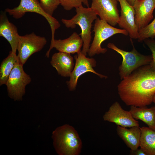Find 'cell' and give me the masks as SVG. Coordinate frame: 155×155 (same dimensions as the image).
I'll use <instances>...</instances> for the list:
<instances>
[{"label": "cell", "instance_id": "cell-1", "mask_svg": "<svg viewBox=\"0 0 155 155\" xmlns=\"http://www.w3.org/2000/svg\"><path fill=\"white\" fill-rule=\"evenodd\" d=\"M117 89L120 98L127 106L151 104L155 95V70L150 64L139 67L122 79Z\"/></svg>", "mask_w": 155, "mask_h": 155}, {"label": "cell", "instance_id": "cell-2", "mask_svg": "<svg viewBox=\"0 0 155 155\" xmlns=\"http://www.w3.org/2000/svg\"><path fill=\"white\" fill-rule=\"evenodd\" d=\"M52 137L55 150L59 155H79L81 152L82 142L75 128L66 124L57 128Z\"/></svg>", "mask_w": 155, "mask_h": 155}, {"label": "cell", "instance_id": "cell-3", "mask_svg": "<svg viewBox=\"0 0 155 155\" xmlns=\"http://www.w3.org/2000/svg\"><path fill=\"white\" fill-rule=\"evenodd\" d=\"M75 9L76 13L72 18L62 19L61 21L67 28L74 29L76 25L80 26L81 32L79 35L83 42L81 51L86 56L90 45L92 23L98 18L97 15L91 7L85 8L82 5Z\"/></svg>", "mask_w": 155, "mask_h": 155}, {"label": "cell", "instance_id": "cell-4", "mask_svg": "<svg viewBox=\"0 0 155 155\" xmlns=\"http://www.w3.org/2000/svg\"><path fill=\"white\" fill-rule=\"evenodd\" d=\"M107 47L120 54L123 60L119 67V74L121 80L131 74L139 67L150 64L152 59V55H146L138 52L134 46L130 51L121 49L112 43H109Z\"/></svg>", "mask_w": 155, "mask_h": 155}, {"label": "cell", "instance_id": "cell-5", "mask_svg": "<svg viewBox=\"0 0 155 155\" xmlns=\"http://www.w3.org/2000/svg\"><path fill=\"white\" fill-rule=\"evenodd\" d=\"M95 22L93 30L94 36L88 53L90 57H92L96 54L105 53L107 49L102 48L101 44L114 35L118 34L125 36L129 35L125 30L115 28L99 18H98Z\"/></svg>", "mask_w": 155, "mask_h": 155}, {"label": "cell", "instance_id": "cell-6", "mask_svg": "<svg viewBox=\"0 0 155 155\" xmlns=\"http://www.w3.org/2000/svg\"><path fill=\"white\" fill-rule=\"evenodd\" d=\"M23 65L18 59L5 85L8 96L14 101L22 100L25 87L31 81L29 75L24 71Z\"/></svg>", "mask_w": 155, "mask_h": 155}, {"label": "cell", "instance_id": "cell-7", "mask_svg": "<svg viewBox=\"0 0 155 155\" xmlns=\"http://www.w3.org/2000/svg\"><path fill=\"white\" fill-rule=\"evenodd\" d=\"M5 11L16 19L22 18L28 12L36 13L42 16L46 19L50 25L52 40L54 39L56 30L61 26L56 19L48 15L44 11L38 0H20V4L18 7L11 9L6 8Z\"/></svg>", "mask_w": 155, "mask_h": 155}, {"label": "cell", "instance_id": "cell-8", "mask_svg": "<svg viewBox=\"0 0 155 155\" xmlns=\"http://www.w3.org/2000/svg\"><path fill=\"white\" fill-rule=\"evenodd\" d=\"M46 43L45 37L37 35L34 32L20 36L17 49L20 62L23 65L33 54L41 50Z\"/></svg>", "mask_w": 155, "mask_h": 155}, {"label": "cell", "instance_id": "cell-9", "mask_svg": "<svg viewBox=\"0 0 155 155\" xmlns=\"http://www.w3.org/2000/svg\"><path fill=\"white\" fill-rule=\"evenodd\" d=\"M74 56L75 63L73 69L67 82L70 91L75 90L79 77L86 72H90L96 75L101 78H107V76L96 72L93 68L96 65V60L93 58H88L81 51Z\"/></svg>", "mask_w": 155, "mask_h": 155}, {"label": "cell", "instance_id": "cell-10", "mask_svg": "<svg viewBox=\"0 0 155 155\" xmlns=\"http://www.w3.org/2000/svg\"><path fill=\"white\" fill-rule=\"evenodd\" d=\"M117 0H92L91 7L100 19L113 26L118 24L119 18Z\"/></svg>", "mask_w": 155, "mask_h": 155}, {"label": "cell", "instance_id": "cell-11", "mask_svg": "<svg viewBox=\"0 0 155 155\" xmlns=\"http://www.w3.org/2000/svg\"><path fill=\"white\" fill-rule=\"evenodd\" d=\"M103 120L124 127L139 126L138 121L134 119L131 112L123 109L117 101L114 103L103 116Z\"/></svg>", "mask_w": 155, "mask_h": 155}, {"label": "cell", "instance_id": "cell-12", "mask_svg": "<svg viewBox=\"0 0 155 155\" xmlns=\"http://www.w3.org/2000/svg\"><path fill=\"white\" fill-rule=\"evenodd\" d=\"M118 1L121 10L118 24L121 29L128 32L131 38L137 39L139 31L135 21V12L133 6L126 0H118Z\"/></svg>", "mask_w": 155, "mask_h": 155}, {"label": "cell", "instance_id": "cell-13", "mask_svg": "<svg viewBox=\"0 0 155 155\" xmlns=\"http://www.w3.org/2000/svg\"><path fill=\"white\" fill-rule=\"evenodd\" d=\"M133 6L135 12V21L139 31L153 19L155 0H136Z\"/></svg>", "mask_w": 155, "mask_h": 155}, {"label": "cell", "instance_id": "cell-14", "mask_svg": "<svg viewBox=\"0 0 155 155\" xmlns=\"http://www.w3.org/2000/svg\"><path fill=\"white\" fill-rule=\"evenodd\" d=\"M83 44V40L80 35L75 32L66 39H54L51 42L49 49L47 52L46 56L49 57L51 51L53 48L59 52L70 54L77 53L81 51Z\"/></svg>", "mask_w": 155, "mask_h": 155}, {"label": "cell", "instance_id": "cell-15", "mask_svg": "<svg viewBox=\"0 0 155 155\" xmlns=\"http://www.w3.org/2000/svg\"><path fill=\"white\" fill-rule=\"evenodd\" d=\"M0 36L8 41L11 51L16 53L20 36L16 27L9 21L5 12L1 13L0 16Z\"/></svg>", "mask_w": 155, "mask_h": 155}, {"label": "cell", "instance_id": "cell-16", "mask_svg": "<svg viewBox=\"0 0 155 155\" xmlns=\"http://www.w3.org/2000/svg\"><path fill=\"white\" fill-rule=\"evenodd\" d=\"M50 63L58 74L63 77H70L74 67L73 57L71 54L59 52L52 55Z\"/></svg>", "mask_w": 155, "mask_h": 155}, {"label": "cell", "instance_id": "cell-17", "mask_svg": "<svg viewBox=\"0 0 155 155\" xmlns=\"http://www.w3.org/2000/svg\"><path fill=\"white\" fill-rule=\"evenodd\" d=\"M116 131L119 137L131 150H135L140 146L141 130L139 126L127 129L117 125Z\"/></svg>", "mask_w": 155, "mask_h": 155}, {"label": "cell", "instance_id": "cell-18", "mask_svg": "<svg viewBox=\"0 0 155 155\" xmlns=\"http://www.w3.org/2000/svg\"><path fill=\"white\" fill-rule=\"evenodd\" d=\"M129 111L134 119L142 121L149 128L155 131V106L148 108L147 106H131Z\"/></svg>", "mask_w": 155, "mask_h": 155}, {"label": "cell", "instance_id": "cell-19", "mask_svg": "<svg viewBox=\"0 0 155 155\" xmlns=\"http://www.w3.org/2000/svg\"><path fill=\"white\" fill-rule=\"evenodd\" d=\"M140 147L146 155H155V131L148 127H141Z\"/></svg>", "mask_w": 155, "mask_h": 155}, {"label": "cell", "instance_id": "cell-20", "mask_svg": "<svg viewBox=\"0 0 155 155\" xmlns=\"http://www.w3.org/2000/svg\"><path fill=\"white\" fill-rule=\"evenodd\" d=\"M18 60L16 53L11 51L1 62L0 67V86L6 85L9 76Z\"/></svg>", "mask_w": 155, "mask_h": 155}, {"label": "cell", "instance_id": "cell-21", "mask_svg": "<svg viewBox=\"0 0 155 155\" xmlns=\"http://www.w3.org/2000/svg\"><path fill=\"white\" fill-rule=\"evenodd\" d=\"M155 37V17L150 23L140 30L138 33V41L142 42L149 38Z\"/></svg>", "mask_w": 155, "mask_h": 155}, {"label": "cell", "instance_id": "cell-22", "mask_svg": "<svg viewBox=\"0 0 155 155\" xmlns=\"http://www.w3.org/2000/svg\"><path fill=\"white\" fill-rule=\"evenodd\" d=\"M40 3L44 11L51 16L60 4L59 0H40Z\"/></svg>", "mask_w": 155, "mask_h": 155}, {"label": "cell", "instance_id": "cell-23", "mask_svg": "<svg viewBox=\"0 0 155 155\" xmlns=\"http://www.w3.org/2000/svg\"><path fill=\"white\" fill-rule=\"evenodd\" d=\"M60 4L66 10L69 11L73 8H76L83 3L87 7H89L88 0H59Z\"/></svg>", "mask_w": 155, "mask_h": 155}, {"label": "cell", "instance_id": "cell-24", "mask_svg": "<svg viewBox=\"0 0 155 155\" xmlns=\"http://www.w3.org/2000/svg\"><path fill=\"white\" fill-rule=\"evenodd\" d=\"M144 41L152 53V59L149 64L152 68L155 70V40L153 38H148Z\"/></svg>", "mask_w": 155, "mask_h": 155}, {"label": "cell", "instance_id": "cell-25", "mask_svg": "<svg viewBox=\"0 0 155 155\" xmlns=\"http://www.w3.org/2000/svg\"><path fill=\"white\" fill-rule=\"evenodd\" d=\"M130 155H146L144 151L141 149H137L134 150H130Z\"/></svg>", "mask_w": 155, "mask_h": 155}, {"label": "cell", "instance_id": "cell-26", "mask_svg": "<svg viewBox=\"0 0 155 155\" xmlns=\"http://www.w3.org/2000/svg\"><path fill=\"white\" fill-rule=\"evenodd\" d=\"M131 5L133 6L136 0H126Z\"/></svg>", "mask_w": 155, "mask_h": 155}, {"label": "cell", "instance_id": "cell-27", "mask_svg": "<svg viewBox=\"0 0 155 155\" xmlns=\"http://www.w3.org/2000/svg\"><path fill=\"white\" fill-rule=\"evenodd\" d=\"M152 102L154 103L155 104V95H154L153 99Z\"/></svg>", "mask_w": 155, "mask_h": 155}, {"label": "cell", "instance_id": "cell-28", "mask_svg": "<svg viewBox=\"0 0 155 155\" xmlns=\"http://www.w3.org/2000/svg\"><path fill=\"white\" fill-rule=\"evenodd\" d=\"M117 0L118 1V0Z\"/></svg>", "mask_w": 155, "mask_h": 155}]
</instances>
